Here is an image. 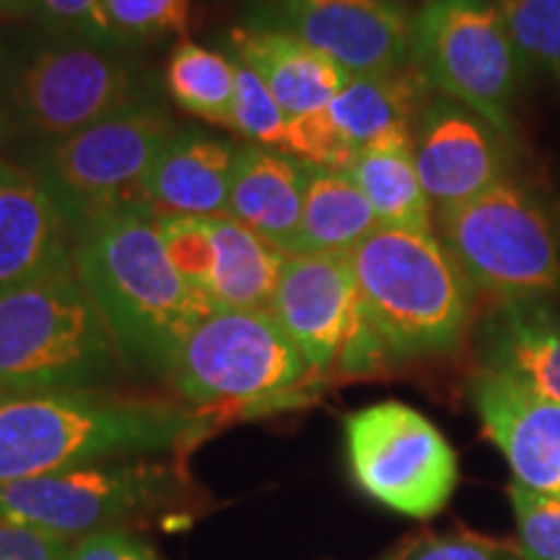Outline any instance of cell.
Masks as SVG:
<instances>
[{
  "label": "cell",
  "mask_w": 560,
  "mask_h": 560,
  "mask_svg": "<svg viewBox=\"0 0 560 560\" xmlns=\"http://www.w3.org/2000/svg\"><path fill=\"white\" fill-rule=\"evenodd\" d=\"M213 423L200 410L107 389L0 397V486L107 459L187 450Z\"/></svg>",
  "instance_id": "cell-1"
},
{
  "label": "cell",
  "mask_w": 560,
  "mask_h": 560,
  "mask_svg": "<svg viewBox=\"0 0 560 560\" xmlns=\"http://www.w3.org/2000/svg\"><path fill=\"white\" fill-rule=\"evenodd\" d=\"M73 265L125 363L161 380L185 335L213 312L177 270L151 208L112 215L75 236Z\"/></svg>",
  "instance_id": "cell-2"
},
{
  "label": "cell",
  "mask_w": 560,
  "mask_h": 560,
  "mask_svg": "<svg viewBox=\"0 0 560 560\" xmlns=\"http://www.w3.org/2000/svg\"><path fill=\"white\" fill-rule=\"evenodd\" d=\"M125 366L75 265L0 289V397L107 389Z\"/></svg>",
  "instance_id": "cell-3"
},
{
  "label": "cell",
  "mask_w": 560,
  "mask_h": 560,
  "mask_svg": "<svg viewBox=\"0 0 560 560\" xmlns=\"http://www.w3.org/2000/svg\"><path fill=\"white\" fill-rule=\"evenodd\" d=\"M348 257L389 361L444 355L465 340L472 285L433 231L376 229Z\"/></svg>",
  "instance_id": "cell-4"
},
{
  "label": "cell",
  "mask_w": 560,
  "mask_h": 560,
  "mask_svg": "<svg viewBox=\"0 0 560 560\" xmlns=\"http://www.w3.org/2000/svg\"><path fill=\"white\" fill-rule=\"evenodd\" d=\"M166 382L187 408L270 412L306 402L317 376L268 310L210 312L174 350Z\"/></svg>",
  "instance_id": "cell-5"
},
{
  "label": "cell",
  "mask_w": 560,
  "mask_h": 560,
  "mask_svg": "<svg viewBox=\"0 0 560 560\" xmlns=\"http://www.w3.org/2000/svg\"><path fill=\"white\" fill-rule=\"evenodd\" d=\"M433 226L472 289L493 301L560 296V219L527 182L511 177L433 210Z\"/></svg>",
  "instance_id": "cell-6"
},
{
  "label": "cell",
  "mask_w": 560,
  "mask_h": 560,
  "mask_svg": "<svg viewBox=\"0 0 560 560\" xmlns=\"http://www.w3.org/2000/svg\"><path fill=\"white\" fill-rule=\"evenodd\" d=\"M174 132L177 125L164 109L140 102L50 143L32 174L58 206L75 240L104 219L149 208L145 179Z\"/></svg>",
  "instance_id": "cell-7"
},
{
  "label": "cell",
  "mask_w": 560,
  "mask_h": 560,
  "mask_svg": "<svg viewBox=\"0 0 560 560\" xmlns=\"http://www.w3.org/2000/svg\"><path fill=\"white\" fill-rule=\"evenodd\" d=\"M410 66L439 96L472 109L516 140L511 120L527 75L493 0H429L412 16Z\"/></svg>",
  "instance_id": "cell-8"
},
{
  "label": "cell",
  "mask_w": 560,
  "mask_h": 560,
  "mask_svg": "<svg viewBox=\"0 0 560 560\" xmlns=\"http://www.w3.org/2000/svg\"><path fill=\"white\" fill-rule=\"evenodd\" d=\"M182 499L179 470L153 457L107 459L0 486V520L73 542L128 529Z\"/></svg>",
  "instance_id": "cell-9"
},
{
  "label": "cell",
  "mask_w": 560,
  "mask_h": 560,
  "mask_svg": "<svg viewBox=\"0 0 560 560\" xmlns=\"http://www.w3.org/2000/svg\"><path fill=\"white\" fill-rule=\"evenodd\" d=\"M353 480L382 506L429 520L459 482L457 452L423 412L397 400L366 405L342 423Z\"/></svg>",
  "instance_id": "cell-10"
},
{
  "label": "cell",
  "mask_w": 560,
  "mask_h": 560,
  "mask_svg": "<svg viewBox=\"0 0 560 560\" xmlns=\"http://www.w3.org/2000/svg\"><path fill=\"white\" fill-rule=\"evenodd\" d=\"M268 312L317 380L330 371L371 374L389 361L363 312L350 257L342 252L285 257Z\"/></svg>",
  "instance_id": "cell-11"
},
{
  "label": "cell",
  "mask_w": 560,
  "mask_h": 560,
  "mask_svg": "<svg viewBox=\"0 0 560 560\" xmlns=\"http://www.w3.org/2000/svg\"><path fill=\"white\" fill-rule=\"evenodd\" d=\"M433 91L416 68L350 75L338 96L317 115L289 122L283 153L304 164L348 172L371 145L412 138Z\"/></svg>",
  "instance_id": "cell-12"
},
{
  "label": "cell",
  "mask_w": 560,
  "mask_h": 560,
  "mask_svg": "<svg viewBox=\"0 0 560 560\" xmlns=\"http://www.w3.org/2000/svg\"><path fill=\"white\" fill-rule=\"evenodd\" d=\"M11 96L21 120L52 143L143 102L122 60L83 45L42 50L21 68Z\"/></svg>",
  "instance_id": "cell-13"
},
{
  "label": "cell",
  "mask_w": 560,
  "mask_h": 560,
  "mask_svg": "<svg viewBox=\"0 0 560 560\" xmlns=\"http://www.w3.org/2000/svg\"><path fill=\"white\" fill-rule=\"evenodd\" d=\"M166 249L213 312L268 310L285 252L231 215H156Z\"/></svg>",
  "instance_id": "cell-14"
},
{
  "label": "cell",
  "mask_w": 560,
  "mask_h": 560,
  "mask_svg": "<svg viewBox=\"0 0 560 560\" xmlns=\"http://www.w3.org/2000/svg\"><path fill=\"white\" fill-rule=\"evenodd\" d=\"M514 143L472 109L431 96L412 130V159L433 210L459 206L514 177Z\"/></svg>",
  "instance_id": "cell-15"
},
{
  "label": "cell",
  "mask_w": 560,
  "mask_h": 560,
  "mask_svg": "<svg viewBox=\"0 0 560 560\" xmlns=\"http://www.w3.org/2000/svg\"><path fill=\"white\" fill-rule=\"evenodd\" d=\"M285 30L348 75L410 66L412 19L397 0H278Z\"/></svg>",
  "instance_id": "cell-16"
},
{
  "label": "cell",
  "mask_w": 560,
  "mask_h": 560,
  "mask_svg": "<svg viewBox=\"0 0 560 560\" xmlns=\"http://www.w3.org/2000/svg\"><path fill=\"white\" fill-rule=\"evenodd\" d=\"M470 402L514 482L560 495V402L486 369L472 376Z\"/></svg>",
  "instance_id": "cell-17"
},
{
  "label": "cell",
  "mask_w": 560,
  "mask_h": 560,
  "mask_svg": "<svg viewBox=\"0 0 560 560\" xmlns=\"http://www.w3.org/2000/svg\"><path fill=\"white\" fill-rule=\"evenodd\" d=\"M73 268V236L39 179L0 159V289Z\"/></svg>",
  "instance_id": "cell-18"
},
{
  "label": "cell",
  "mask_w": 560,
  "mask_h": 560,
  "mask_svg": "<svg viewBox=\"0 0 560 560\" xmlns=\"http://www.w3.org/2000/svg\"><path fill=\"white\" fill-rule=\"evenodd\" d=\"M475 342L482 369L560 402L558 299L493 301L480 319Z\"/></svg>",
  "instance_id": "cell-19"
},
{
  "label": "cell",
  "mask_w": 560,
  "mask_h": 560,
  "mask_svg": "<svg viewBox=\"0 0 560 560\" xmlns=\"http://www.w3.org/2000/svg\"><path fill=\"white\" fill-rule=\"evenodd\" d=\"M229 42L234 60L268 86L289 122L317 115L350 79L338 62L283 26H236Z\"/></svg>",
  "instance_id": "cell-20"
},
{
  "label": "cell",
  "mask_w": 560,
  "mask_h": 560,
  "mask_svg": "<svg viewBox=\"0 0 560 560\" xmlns=\"http://www.w3.org/2000/svg\"><path fill=\"white\" fill-rule=\"evenodd\" d=\"M304 164L289 153L242 145L229 192V215L291 255L304 213Z\"/></svg>",
  "instance_id": "cell-21"
},
{
  "label": "cell",
  "mask_w": 560,
  "mask_h": 560,
  "mask_svg": "<svg viewBox=\"0 0 560 560\" xmlns=\"http://www.w3.org/2000/svg\"><path fill=\"white\" fill-rule=\"evenodd\" d=\"M240 149L200 132H174L145 179L156 215H229V192Z\"/></svg>",
  "instance_id": "cell-22"
},
{
  "label": "cell",
  "mask_w": 560,
  "mask_h": 560,
  "mask_svg": "<svg viewBox=\"0 0 560 560\" xmlns=\"http://www.w3.org/2000/svg\"><path fill=\"white\" fill-rule=\"evenodd\" d=\"M304 213L291 255H348L380 229L366 195L348 172L304 164Z\"/></svg>",
  "instance_id": "cell-23"
},
{
  "label": "cell",
  "mask_w": 560,
  "mask_h": 560,
  "mask_svg": "<svg viewBox=\"0 0 560 560\" xmlns=\"http://www.w3.org/2000/svg\"><path fill=\"white\" fill-rule=\"evenodd\" d=\"M366 195L380 229L433 231V206L420 185L412 138L371 145L348 170Z\"/></svg>",
  "instance_id": "cell-24"
},
{
  "label": "cell",
  "mask_w": 560,
  "mask_h": 560,
  "mask_svg": "<svg viewBox=\"0 0 560 560\" xmlns=\"http://www.w3.org/2000/svg\"><path fill=\"white\" fill-rule=\"evenodd\" d=\"M234 60L195 42H179L166 62V89L182 109L226 125L234 102Z\"/></svg>",
  "instance_id": "cell-25"
},
{
  "label": "cell",
  "mask_w": 560,
  "mask_h": 560,
  "mask_svg": "<svg viewBox=\"0 0 560 560\" xmlns=\"http://www.w3.org/2000/svg\"><path fill=\"white\" fill-rule=\"evenodd\" d=\"M190 26V0H96L86 37L100 45H138L185 34Z\"/></svg>",
  "instance_id": "cell-26"
},
{
  "label": "cell",
  "mask_w": 560,
  "mask_h": 560,
  "mask_svg": "<svg viewBox=\"0 0 560 560\" xmlns=\"http://www.w3.org/2000/svg\"><path fill=\"white\" fill-rule=\"evenodd\" d=\"M527 73L560 83V0H493Z\"/></svg>",
  "instance_id": "cell-27"
},
{
  "label": "cell",
  "mask_w": 560,
  "mask_h": 560,
  "mask_svg": "<svg viewBox=\"0 0 560 560\" xmlns=\"http://www.w3.org/2000/svg\"><path fill=\"white\" fill-rule=\"evenodd\" d=\"M234 102H231L229 128L240 136L249 138L255 145L283 151L285 145V120L283 109L272 100L268 86L257 79L247 66L234 60Z\"/></svg>",
  "instance_id": "cell-28"
},
{
  "label": "cell",
  "mask_w": 560,
  "mask_h": 560,
  "mask_svg": "<svg viewBox=\"0 0 560 560\" xmlns=\"http://www.w3.org/2000/svg\"><path fill=\"white\" fill-rule=\"evenodd\" d=\"M522 560H560V495L540 493L520 482L509 486Z\"/></svg>",
  "instance_id": "cell-29"
},
{
  "label": "cell",
  "mask_w": 560,
  "mask_h": 560,
  "mask_svg": "<svg viewBox=\"0 0 560 560\" xmlns=\"http://www.w3.org/2000/svg\"><path fill=\"white\" fill-rule=\"evenodd\" d=\"M392 560H522L520 548L482 535H420Z\"/></svg>",
  "instance_id": "cell-30"
},
{
  "label": "cell",
  "mask_w": 560,
  "mask_h": 560,
  "mask_svg": "<svg viewBox=\"0 0 560 560\" xmlns=\"http://www.w3.org/2000/svg\"><path fill=\"white\" fill-rule=\"evenodd\" d=\"M70 540L0 520V560H70Z\"/></svg>",
  "instance_id": "cell-31"
},
{
  "label": "cell",
  "mask_w": 560,
  "mask_h": 560,
  "mask_svg": "<svg viewBox=\"0 0 560 560\" xmlns=\"http://www.w3.org/2000/svg\"><path fill=\"white\" fill-rule=\"evenodd\" d=\"M70 560H159V556L130 529H104L70 545Z\"/></svg>",
  "instance_id": "cell-32"
},
{
  "label": "cell",
  "mask_w": 560,
  "mask_h": 560,
  "mask_svg": "<svg viewBox=\"0 0 560 560\" xmlns=\"http://www.w3.org/2000/svg\"><path fill=\"white\" fill-rule=\"evenodd\" d=\"M96 0H37L34 16L58 30H75L86 34Z\"/></svg>",
  "instance_id": "cell-33"
},
{
  "label": "cell",
  "mask_w": 560,
  "mask_h": 560,
  "mask_svg": "<svg viewBox=\"0 0 560 560\" xmlns=\"http://www.w3.org/2000/svg\"><path fill=\"white\" fill-rule=\"evenodd\" d=\"M16 117H19L16 104H13L11 91H5L3 83H0V149H3V145L11 140L13 122H16Z\"/></svg>",
  "instance_id": "cell-34"
},
{
  "label": "cell",
  "mask_w": 560,
  "mask_h": 560,
  "mask_svg": "<svg viewBox=\"0 0 560 560\" xmlns=\"http://www.w3.org/2000/svg\"><path fill=\"white\" fill-rule=\"evenodd\" d=\"M24 16V5L21 0H0V19H19Z\"/></svg>",
  "instance_id": "cell-35"
},
{
  "label": "cell",
  "mask_w": 560,
  "mask_h": 560,
  "mask_svg": "<svg viewBox=\"0 0 560 560\" xmlns=\"http://www.w3.org/2000/svg\"><path fill=\"white\" fill-rule=\"evenodd\" d=\"M24 5V16H34V9H37V0H21Z\"/></svg>",
  "instance_id": "cell-36"
},
{
  "label": "cell",
  "mask_w": 560,
  "mask_h": 560,
  "mask_svg": "<svg viewBox=\"0 0 560 560\" xmlns=\"http://www.w3.org/2000/svg\"><path fill=\"white\" fill-rule=\"evenodd\" d=\"M0 60H3V47H0Z\"/></svg>",
  "instance_id": "cell-37"
},
{
  "label": "cell",
  "mask_w": 560,
  "mask_h": 560,
  "mask_svg": "<svg viewBox=\"0 0 560 560\" xmlns=\"http://www.w3.org/2000/svg\"><path fill=\"white\" fill-rule=\"evenodd\" d=\"M423 3H429V0H423Z\"/></svg>",
  "instance_id": "cell-38"
}]
</instances>
